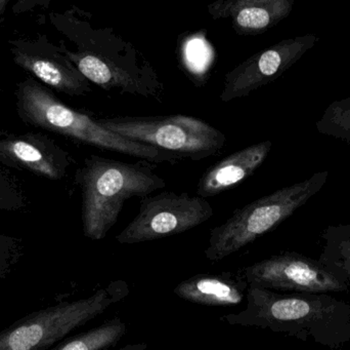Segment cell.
Listing matches in <instances>:
<instances>
[{"label":"cell","instance_id":"obj_1","mask_svg":"<svg viewBox=\"0 0 350 350\" xmlns=\"http://www.w3.org/2000/svg\"><path fill=\"white\" fill-rule=\"evenodd\" d=\"M51 24L73 45L61 42L68 59L90 82L117 92L161 102L165 86L151 62L110 27H96L78 10L51 12Z\"/></svg>","mask_w":350,"mask_h":350},{"label":"cell","instance_id":"obj_2","mask_svg":"<svg viewBox=\"0 0 350 350\" xmlns=\"http://www.w3.org/2000/svg\"><path fill=\"white\" fill-rule=\"evenodd\" d=\"M247 305L220 320L234 326L269 329L275 333L336 349L350 342V304L326 294L280 293L249 286Z\"/></svg>","mask_w":350,"mask_h":350},{"label":"cell","instance_id":"obj_3","mask_svg":"<svg viewBox=\"0 0 350 350\" xmlns=\"http://www.w3.org/2000/svg\"><path fill=\"white\" fill-rule=\"evenodd\" d=\"M18 117L27 125L45 129L98 149L141 158L151 164H175L180 158L137 143L103 127L96 117L74 110L38 80L28 77L14 90Z\"/></svg>","mask_w":350,"mask_h":350},{"label":"cell","instance_id":"obj_4","mask_svg":"<svg viewBox=\"0 0 350 350\" xmlns=\"http://www.w3.org/2000/svg\"><path fill=\"white\" fill-rule=\"evenodd\" d=\"M81 189L82 227L86 238L104 240L118 221L125 201L151 195L166 187V181L149 164H129L90 155L77 171Z\"/></svg>","mask_w":350,"mask_h":350},{"label":"cell","instance_id":"obj_5","mask_svg":"<svg viewBox=\"0 0 350 350\" xmlns=\"http://www.w3.org/2000/svg\"><path fill=\"white\" fill-rule=\"evenodd\" d=\"M329 172L316 173L291 186L278 189L243 208H239L224 223L210 232L205 256L220 261L275 229L322 190Z\"/></svg>","mask_w":350,"mask_h":350},{"label":"cell","instance_id":"obj_6","mask_svg":"<svg viewBox=\"0 0 350 350\" xmlns=\"http://www.w3.org/2000/svg\"><path fill=\"white\" fill-rule=\"evenodd\" d=\"M126 282H111L90 297L37 310L0 331V350H49L129 296Z\"/></svg>","mask_w":350,"mask_h":350},{"label":"cell","instance_id":"obj_7","mask_svg":"<svg viewBox=\"0 0 350 350\" xmlns=\"http://www.w3.org/2000/svg\"><path fill=\"white\" fill-rule=\"evenodd\" d=\"M105 129L137 143L193 162L218 155L226 136L210 123L189 115L110 116L96 118Z\"/></svg>","mask_w":350,"mask_h":350},{"label":"cell","instance_id":"obj_8","mask_svg":"<svg viewBox=\"0 0 350 350\" xmlns=\"http://www.w3.org/2000/svg\"><path fill=\"white\" fill-rule=\"evenodd\" d=\"M213 216L207 199L163 191L142 199L137 217L116 236L119 244L153 242L189 232Z\"/></svg>","mask_w":350,"mask_h":350},{"label":"cell","instance_id":"obj_9","mask_svg":"<svg viewBox=\"0 0 350 350\" xmlns=\"http://www.w3.org/2000/svg\"><path fill=\"white\" fill-rule=\"evenodd\" d=\"M249 286L294 294L347 292L349 284L319 260L295 252H285L263 259L244 269Z\"/></svg>","mask_w":350,"mask_h":350},{"label":"cell","instance_id":"obj_10","mask_svg":"<svg viewBox=\"0 0 350 350\" xmlns=\"http://www.w3.org/2000/svg\"><path fill=\"white\" fill-rule=\"evenodd\" d=\"M318 41V36L308 33L302 36L284 39L251 55L226 74L220 101L228 103L245 98L275 82L297 63Z\"/></svg>","mask_w":350,"mask_h":350},{"label":"cell","instance_id":"obj_11","mask_svg":"<svg viewBox=\"0 0 350 350\" xmlns=\"http://www.w3.org/2000/svg\"><path fill=\"white\" fill-rule=\"evenodd\" d=\"M10 51L16 65L32 74L39 82L71 97H82L92 92V84L46 36L14 39Z\"/></svg>","mask_w":350,"mask_h":350},{"label":"cell","instance_id":"obj_12","mask_svg":"<svg viewBox=\"0 0 350 350\" xmlns=\"http://www.w3.org/2000/svg\"><path fill=\"white\" fill-rule=\"evenodd\" d=\"M0 162L49 180H63L72 164L69 152L43 134L0 131Z\"/></svg>","mask_w":350,"mask_h":350},{"label":"cell","instance_id":"obj_13","mask_svg":"<svg viewBox=\"0 0 350 350\" xmlns=\"http://www.w3.org/2000/svg\"><path fill=\"white\" fill-rule=\"evenodd\" d=\"M294 0H218L208 5L214 20L228 18L241 36L267 32L289 16Z\"/></svg>","mask_w":350,"mask_h":350},{"label":"cell","instance_id":"obj_14","mask_svg":"<svg viewBox=\"0 0 350 350\" xmlns=\"http://www.w3.org/2000/svg\"><path fill=\"white\" fill-rule=\"evenodd\" d=\"M273 142H260L243 148L210 166L197 184V195L203 199L216 197L244 182L267 160Z\"/></svg>","mask_w":350,"mask_h":350},{"label":"cell","instance_id":"obj_15","mask_svg":"<svg viewBox=\"0 0 350 350\" xmlns=\"http://www.w3.org/2000/svg\"><path fill=\"white\" fill-rule=\"evenodd\" d=\"M248 283L230 273L196 275L175 287L174 294L185 301L209 308H232L243 303Z\"/></svg>","mask_w":350,"mask_h":350},{"label":"cell","instance_id":"obj_16","mask_svg":"<svg viewBox=\"0 0 350 350\" xmlns=\"http://www.w3.org/2000/svg\"><path fill=\"white\" fill-rule=\"evenodd\" d=\"M127 333L126 323L115 316L86 332L67 337L49 350H108Z\"/></svg>","mask_w":350,"mask_h":350},{"label":"cell","instance_id":"obj_17","mask_svg":"<svg viewBox=\"0 0 350 350\" xmlns=\"http://www.w3.org/2000/svg\"><path fill=\"white\" fill-rule=\"evenodd\" d=\"M324 252L319 259L327 268L350 282V225L329 226L325 230Z\"/></svg>","mask_w":350,"mask_h":350},{"label":"cell","instance_id":"obj_18","mask_svg":"<svg viewBox=\"0 0 350 350\" xmlns=\"http://www.w3.org/2000/svg\"><path fill=\"white\" fill-rule=\"evenodd\" d=\"M316 127L323 135L350 143V97L327 107Z\"/></svg>","mask_w":350,"mask_h":350},{"label":"cell","instance_id":"obj_19","mask_svg":"<svg viewBox=\"0 0 350 350\" xmlns=\"http://www.w3.org/2000/svg\"><path fill=\"white\" fill-rule=\"evenodd\" d=\"M23 255V240L0 234V282L5 279L20 262Z\"/></svg>","mask_w":350,"mask_h":350},{"label":"cell","instance_id":"obj_20","mask_svg":"<svg viewBox=\"0 0 350 350\" xmlns=\"http://www.w3.org/2000/svg\"><path fill=\"white\" fill-rule=\"evenodd\" d=\"M26 205V197L18 183L0 171V210L18 211Z\"/></svg>","mask_w":350,"mask_h":350},{"label":"cell","instance_id":"obj_21","mask_svg":"<svg viewBox=\"0 0 350 350\" xmlns=\"http://www.w3.org/2000/svg\"><path fill=\"white\" fill-rule=\"evenodd\" d=\"M147 343H135V345H129L117 350H147Z\"/></svg>","mask_w":350,"mask_h":350},{"label":"cell","instance_id":"obj_22","mask_svg":"<svg viewBox=\"0 0 350 350\" xmlns=\"http://www.w3.org/2000/svg\"><path fill=\"white\" fill-rule=\"evenodd\" d=\"M6 1H0V16H1L2 12L5 10Z\"/></svg>","mask_w":350,"mask_h":350}]
</instances>
